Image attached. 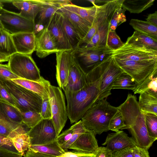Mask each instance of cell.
Returning <instances> with one entry per match:
<instances>
[{
    "label": "cell",
    "mask_w": 157,
    "mask_h": 157,
    "mask_svg": "<svg viewBox=\"0 0 157 157\" xmlns=\"http://www.w3.org/2000/svg\"><path fill=\"white\" fill-rule=\"evenodd\" d=\"M111 56L113 58L134 61H157V51L125 42L120 48L112 51Z\"/></svg>",
    "instance_id": "10"
},
{
    "label": "cell",
    "mask_w": 157,
    "mask_h": 157,
    "mask_svg": "<svg viewBox=\"0 0 157 157\" xmlns=\"http://www.w3.org/2000/svg\"><path fill=\"white\" fill-rule=\"evenodd\" d=\"M0 100L6 102L16 107L13 98L7 90L0 83Z\"/></svg>",
    "instance_id": "48"
},
{
    "label": "cell",
    "mask_w": 157,
    "mask_h": 157,
    "mask_svg": "<svg viewBox=\"0 0 157 157\" xmlns=\"http://www.w3.org/2000/svg\"><path fill=\"white\" fill-rule=\"evenodd\" d=\"M45 27L52 34L59 51H72L63 29L62 14L60 11L58 10L53 14Z\"/></svg>",
    "instance_id": "13"
},
{
    "label": "cell",
    "mask_w": 157,
    "mask_h": 157,
    "mask_svg": "<svg viewBox=\"0 0 157 157\" xmlns=\"http://www.w3.org/2000/svg\"><path fill=\"white\" fill-rule=\"evenodd\" d=\"M35 35V51L38 57L44 58L50 54L59 52L53 38L46 27Z\"/></svg>",
    "instance_id": "16"
},
{
    "label": "cell",
    "mask_w": 157,
    "mask_h": 157,
    "mask_svg": "<svg viewBox=\"0 0 157 157\" xmlns=\"http://www.w3.org/2000/svg\"><path fill=\"white\" fill-rule=\"evenodd\" d=\"M126 126L124 119L121 113L118 110L111 119L109 124V130L115 132L123 130Z\"/></svg>",
    "instance_id": "42"
},
{
    "label": "cell",
    "mask_w": 157,
    "mask_h": 157,
    "mask_svg": "<svg viewBox=\"0 0 157 157\" xmlns=\"http://www.w3.org/2000/svg\"><path fill=\"white\" fill-rule=\"evenodd\" d=\"M126 11L122 6L115 10L110 21L109 31H115L118 26L126 21L125 14Z\"/></svg>",
    "instance_id": "40"
},
{
    "label": "cell",
    "mask_w": 157,
    "mask_h": 157,
    "mask_svg": "<svg viewBox=\"0 0 157 157\" xmlns=\"http://www.w3.org/2000/svg\"><path fill=\"white\" fill-rule=\"evenodd\" d=\"M112 157H134L132 147H127L118 150L113 153Z\"/></svg>",
    "instance_id": "49"
},
{
    "label": "cell",
    "mask_w": 157,
    "mask_h": 157,
    "mask_svg": "<svg viewBox=\"0 0 157 157\" xmlns=\"http://www.w3.org/2000/svg\"><path fill=\"white\" fill-rule=\"evenodd\" d=\"M17 52L31 55L35 51L36 35L34 32L21 33L12 34Z\"/></svg>",
    "instance_id": "20"
},
{
    "label": "cell",
    "mask_w": 157,
    "mask_h": 157,
    "mask_svg": "<svg viewBox=\"0 0 157 157\" xmlns=\"http://www.w3.org/2000/svg\"><path fill=\"white\" fill-rule=\"evenodd\" d=\"M73 125V132L71 138L67 142L60 146L65 152L68 151V150L69 149L71 145L81 134L87 130L84 127L81 120L75 123Z\"/></svg>",
    "instance_id": "39"
},
{
    "label": "cell",
    "mask_w": 157,
    "mask_h": 157,
    "mask_svg": "<svg viewBox=\"0 0 157 157\" xmlns=\"http://www.w3.org/2000/svg\"><path fill=\"white\" fill-rule=\"evenodd\" d=\"M155 0H123L122 7L131 13H139L151 7Z\"/></svg>",
    "instance_id": "31"
},
{
    "label": "cell",
    "mask_w": 157,
    "mask_h": 157,
    "mask_svg": "<svg viewBox=\"0 0 157 157\" xmlns=\"http://www.w3.org/2000/svg\"><path fill=\"white\" fill-rule=\"evenodd\" d=\"M113 153L106 147H99L94 157H112Z\"/></svg>",
    "instance_id": "51"
},
{
    "label": "cell",
    "mask_w": 157,
    "mask_h": 157,
    "mask_svg": "<svg viewBox=\"0 0 157 157\" xmlns=\"http://www.w3.org/2000/svg\"><path fill=\"white\" fill-rule=\"evenodd\" d=\"M0 83L11 96L16 107L21 112L33 111L40 113L43 99L40 96L11 80H0Z\"/></svg>",
    "instance_id": "4"
},
{
    "label": "cell",
    "mask_w": 157,
    "mask_h": 157,
    "mask_svg": "<svg viewBox=\"0 0 157 157\" xmlns=\"http://www.w3.org/2000/svg\"><path fill=\"white\" fill-rule=\"evenodd\" d=\"M3 5L2 1H0V10L3 8Z\"/></svg>",
    "instance_id": "57"
},
{
    "label": "cell",
    "mask_w": 157,
    "mask_h": 157,
    "mask_svg": "<svg viewBox=\"0 0 157 157\" xmlns=\"http://www.w3.org/2000/svg\"><path fill=\"white\" fill-rule=\"evenodd\" d=\"M40 114L43 119H52L51 109L48 98L43 99Z\"/></svg>",
    "instance_id": "46"
},
{
    "label": "cell",
    "mask_w": 157,
    "mask_h": 157,
    "mask_svg": "<svg viewBox=\"0 0 157 157\" xmlns=\"http://www.w3.org/2000/svg\"><path fill=\"white\" fill-rule=\"evenodd\" d=\"M97 5L89 7L79 6L72 3L63 6L64 9L70 11L88 21L92 24L95 17Z\"/></svg>",
    "instance_id": "28"
},
{
    "label": "cell",
    "mask_w": 157,
    "mask_h": 157,
    "mask_svg": "<svg viewBox=\"0 0 157 157\" xmlns=\"http://www.w3.org/2000/svg\"><path fill=\"white\" fill-rule=\"evenodd\" d=\"M0 151L13 152L21 155L17 151L11 140L7 136L0 134Z\"/></svg>",
    "instance_id": "44"
},
{
    "label": "cell",
    "mask_w": 157,
    "mask_h": 157,
    "mask_svg": "<svg viewBox=\"0 0 157 157\" xmlns=\"http://www.w3.org/2000/svg\"><path fill=\"white\" fill-rule=\"evenodd\" d=\"M30 128L23 124L10 132L7 137L11 140L14 146L22 156L30 145L28 132Z\"/></svg>",
    "instance_id": "21"
},
{
    "label": "cell",
    "mask_w": 157,
    "mask_h": 157,
    "mask_svg": "<svg viewBox=\"0 0 157 157\" xmlns=\"http://www.w3.org/2000/svg\"><path fill=\"white\" fill-rule=\"evenodd\" d=\"M0 106L5 114L11 121L19 124H23L21 112L17 107L1 100Z\"/></svg>",
    "instance_id": "35"
},
{
    "label": "cell",
    "mask_w": 157,
    "mask_h": 157,
    "mask_svg": "<svg viewBox=\"0 0 157 157\" xmlns=\"http://www.w3.org/2000/svg\"><path fill=\"white\" fill-rule=\"evenodd\" d=\"M146 126L149 136L157 139V115L144 113Z\"/></svg>",
    "instance_id": "41"
},
{
    "label": "cell",
    "mask_w": 157,
    "mask_h": 157,
    "mask_svg": "<svg viewBox=\"0 0 157 157\" xmlns=\"http://www.w3.org/2000/svg\"><path fill=\"white\" fill-rule=\"evenodd\" d=\"M129 24L136 30L157 40V26L147 21L132 19Z\"/></svg>",
    "instance_id": "33"
},
{
    "label": "cell",
    "mask_w": 157,
    "mask_h": 157,
    "mask_svg": "<svg viewBox=\"0 0 157 157\" xmlns=\"http://www.w3.org/2000/svg\"><path fill=\"white\" fill-rule=\"evenodd\" d=\"M21 113L23 123L30 128L35 126L43 119L40 113L35 111H28Z\"/></svg>",
    "instance_id": "38"
},
{
    "label": "cell",
    "mask_w": 157,
    "mask_h": 157,
    "mask_svg": "<svg viewBox=\"0 0 157 157\" xmlns=\"http://www.w3.org/2000/svg\"><path fill=\"white\" fill-rule=\"evenodd\" d=\"M42 5L39 12L37 24L45 27L49 20L61 7L53 3L50 0H39Z\"/></svg>",
    "instance_id": "27"
},
{
    "label": "cell",
    "mask_w": 157,
    "mask_h": 157,
    "mask_svg": "<svg viewBox=\"0 0 157 157\" xmlns=\"http://www.w3.org/2000/svg\"><path fill=\"white\" fill-rule=\"evenodd\" d=\"M19 78L13 74L8 64H0V80H12Z\"/></svg>",
    "instance_id": "45"
},
{
    "label": "cell",
    "mask_w": 157,
    "mask_h": 157,
    "mask_svg": "<svg viewBox=\"0 0 157 157\" xmlns=\"http://www.w3.org/2000/svg\"><path fill=\"white\" fill-rule=\"evenodd\" d=\"M117 107L111 105L106 98L98 101L91 106L81 118L85 128L93 130L95 135L109 130V121L117 111Z\"/></svg>",
    "instance_id": "3"
},
{
    "label": "cell",
    "mask_w": 157,
    "mask_h": 157,
    "mask_svg": "<svg viewBox=\"0 0 157 157\" xmlns=\"http://www.w3.org/2000/svg\"><path fill=\"white\" fill-rule=\"evenodd\" d=\"M126 43L145 47L157 51V40L139 31H135L127 39Z\"/></svg>",
    "instance_id": "26"
},
{
    "label": "cell",
    "mask_w": 157,
    "mask_h": 157,
    "mask_svg": "<svg viewBox=\"0 0 157 157\" xmlns=\"http://www.w3.org/2000/svg\"><path fill=\"white\" fill-rule=\"evenodd\" d=\"M123 71L117 64L114 59L112 56L110 57L107 67L101 80L99 92L95 103L106 98L111 94V87L114 81Z\"/></svg>",
    "instance_id": "14"
},
{
    "label": "cell",
    "mask_w": 157,
    "mask_h": 157,
    "mask_svg": "<svg viewBox=\"0 0 157 157\" xmlns=\"http://www.w3.org/2000/svg\"><path fill=\"white\" fill-rule=\"evenodd\" d=\"M19 124L11 121L6 116L0 106V134L7 136Z\"/></svg>",
    "instance_id": "37"
},
{
    "label": "cell",
    "mask_w": 157,
    "mask_h": 157,
    "mask_svg": "<svg viewBox=\"0 0 157 157\" xmlns=\"http://www.w3.org/2000/svg\"><path fill=\"white\" fill-rule=\"evenodd\" d=\"M124 43L121 40L116 31L109 32L107 36L106 46L112 51H114L121 48Z\"/></svg>",
    "instance_id": "43"
},
{
    "label": "cell",
    "mask_w": 157,
    "mask_h": 157,
    "mask_svg": "<svg viewBox=\"0 0 157 157\" xmlns=\"http://www.w3.org/2000/svg\"><path fill=\"white\" fill-rule=\"evenodd\" d=\"M123 1V0H107L102 5H97L96 14L92 24L86 35L82 40L80 46L82 44H86L89 42L97 29L109 17L113 14L117 8L122 6Z\"/></svg>",
    "instance_id": "12"
},
{
    "label": "cell",
    "mask_w": 157,
    "mask_h": 157,
    "mask_svg": "<svg viewBox=\"0 0 157 157\" xmlns=\"http://www.w3.org/2000/svg\"><path fill=\"white\" fill-rule=\"evenodd\" d=\"M21 154L16 153L0 151V157H22Z\"/></svg>",
    "instance_id": "54"
},
{
    "label": "cell",
    "mask_w": 157,
    "mask_h": 157,
    "mask_svg": "<svg viewBox=\"0 0 157 157\" xmlns=\"http://www.w3.org/2000/svg\"><path fill=\"white\" fill-rule=\"evenodd\" d=\"M146 20L148 23L157 26V11L149 14Z\"/></svg>",
    "instance_id": "53"
},
{
    "label": "cell",
    "mask_w": 157,
    "mask_h": 157,
    "mask_svg": "<svg viewBox=\"0 0 157 157\" xmlns=\"http://www.w3.org/2000/svg\"><path fill=\"white\" fill-rule=\"evenodd\" d=\"M10 57L4 54L0 53V63L8 61Z\"/></svg>",
    "instance_id": "55"
},
{
    "label": "cell",
    "mask_w": 157,
    "mask_h": 157,
    "mask_svg": "<svg viewBox=\"0 0 157 157\" xmlns=\"http://www.w3.org/2000/svg\"><path fill=\"white\" fill-rule=\"evenodd\" d=\"M94 155L93 154H86V155L80 157H94Z\"/></svg>",
    "instance_id": "56"
},
{
    "label": "cell",
    "mask_w": 157,
    "mask_h": 157,
    "mask_svg": "<svg viewBox=\"0 0 157 157\" xmlns=\"http://www.w3.org/2000/svg\"><path fill=\"white\" fill-rule=\"evenodd\" d=\"M72 51H59L56 53V78L59 87L63 90L68 82Z\"/></svg>",
    "instance_id": "17"
},
{
    "label": "cell",
    "mask_w": 157,
    "mask_h": 157,
    "mask_svg": "<svg viewBox=\"0 0 157 157\" xmlns=\"http://www.w3.org/2000/svg\"><path fill=\"white\" fill-rule=\"evenodd\" d=\"M109 58L95 65L86 73V82L79 90L65 94L68 117L71 124L81 119L96 101L99 92L102 77L108 66Z\"/></svg>",
    "instance_id": "1"
},
{
    "label": "cell",
    "mask_w": 157,
    "mask_h": 157,
    "mask_svg": "<svg viewBox=\"0 0 157 157\" xmlns=\"http://www.w3.org/2000/svg\"><path fill=\"white\" fill-rule=\"evenodd\" d=\"M24 156V157H53L47 155L35 152L29 150H27Z\"/></svg>",
    "instance_id": "52"
},
{
    "label": "cell",
    "mask_w": 157,
    "mask_h": 157,
    "mask_svg": "<svg viewBox=\"0 0 157 157\" xmlns=\"http://www.w3.org/2000/svg\"><path fill=\"white\" fill-rule=\"evenodd\" d=\"M102 145H106V147L113 153L120 149L136 145L132 138L129 137L122 130L108 134L105 141Z\"/></svg>",
    "instance_id": "19"
},
{
    "label": "cell",
    "mask_w": 157,
    "mask_h": 157,
    "mask_svg": "<svg viewBox=\"0 0 157 157\" xmlns=\"http://www.w3.org/2000/svg\"><path fill=\"white\" fill-rule=\"evenodd\" d=\"M11 2L20 10L21 16L34 21L42 7L39 0L12 1Z\"/></svg>",
    "instance_id": "23"
},
{
    "label": "cell",
    "mask_w": 157,
    "mask_h": 157,
    "mask_svg": "<svg viewBox=\"0 0 157 157\" xmlns=\"http://www.w3.org/2000/svg\"><path fill=\"white\" fill-rule=\"evenodd\" d=\"M138 103L144 113L157 115V93L149 91L140 94Z\"/></svg>",
    "instance_id": "25"
},
{
    "label": "cell",
    "mask_w": 157,
    "mask_h": 157,
    "mask_svg": "<svg viewBox=\"0 0 157 157\" xmlns=\"http://www.w3.org/2000/svg\"><path fill=\"white\" fill-rule=\"evenodd\" d=\"M0 21L3 29L11 34L34 32L35 21L27 19L19 13L3 8L0 10Z\"/></svg>",
    "instance_id": "9"
},
{
    "label": "cell",
    "mask_w": 157,
    "mask_h": 157,
    "mask_svg": "<svg viewBox=\"0 0 157 157\" xmlns=\"http://www.w3.org/2000/svg\"><path fill=\"white\" fill-rule=\"evenodd\" d=\"M28 150L53 157H59L65 152L56 140L45 144L30 145Z\"/></svg>",
    "instance_id": "29"
},
{
    "label": "cell",
    "mask_w": 157,
    "mask_h": 157,
    "mask_svg": "<svg viewBox=\"0 0 157 157\" xmlns=\"http://www.w3.org/2000/svg\"><path fill=\"white\" fill-rule=\"evenodd\" d=\"M148 150L146 149L136 145L132 147L134 157H150Z\"/></svg>",
    "instance_id": "50"
},
{
    "label": "cell",
    "mask_w": 157,
    "mask_h": 157,
    "mask_svg": "<svg viewBox=\"0 0 157 157\" xmlns=\"http://www.w3.org/2000/svg\"><path fill=\"white\" fill-rule=\"evenodd\" d=\"M58 10L67 18L77 31L82 40L87 34L92 24L76 14L62 7L60 8Z\"/></svg>",
    "instance_id": "24"
},
{
    "label": "cell",
    "mask_w": 157,
    "mask_h": 157,
    "mask_svg": "<svg viewBox=\"0 0 157 157\" xmlns=\"http://www.w3.org/2000/svg\"><path fill=\"white\" fill-rule=\"evenodd\" d=\"M2 29H4L3 28V27L2 26V25L1 22L0 21V30Z\"/></svg>",
    "instance_id": "58"
},
{
    "label": "cell",
    "mask_w": 157,
    "mask_h": 157,
    "mask_svg": "<svg viewBox=\"0 0 157 157\" xmlns=\"http://www.w3.org/2000/svg\"><path fill=\"white\" fill-rule=\"evenodd\" d=\"M48 99L51 109L52 120L58 136L67 120L65 96L59 87L50 85L49 87Z\"/></svg>",
    "instance_id": "6"
},
{
    "label": "cell",
    "mask_w": 157,
    "mask_h": 157,
    "mask_svg": "<svg viewBox=\"0 0 157 157\" xmlns=\"http://www.w3.org/2000/svg\"><path fill=\"white\" fill-rule=\"evenodd\" d=\"M137 86L134 79L130 75L123 71L115 79L112 89H123L133 90Z\"/></svg>",
    "instance_id": "34"
},
{
    "label": "cell",
    "mask_w": 157,
    "mask_h": 157,
    "mask_svg": "<svg viewBox=\"0 0 157 157\" xmlns=\"http://www.w3.org/2000/svg\"><path fill=\"white\" fill-rule=\"evenodd\" d=\"M62 14L63 29L73 51L80 46L82 39L77 31L67 18L62 13Z\"/></svg>",
    "instance_id": "30"
},
{
    "label": "cell",
    "mask_w": 157,
    "mask_h": 157,
    "mask_svg": "<svg viewBox=\"0 0 157 157\" xmlns=\"http://www.w3.org/2000/svg\"><path fill=\"white\" fill-rule=\"evenodd\" d=\"M30 145L45 144L56 140L58 137L52 119H43L28 132Z\"/></svg>",
    "instance_id": "11"
},
{
    "label": "cell",
    "mask_w": 157,
    "mask_h": 157,
    "mask_svg": "<svg viewBox=\"0 0 157 157\" xmlns=\"http://www.w3.org/2000/svg\"><path fill=\"white\" fill-rule=\"evenodd\" d=\"M113 59L123 71L134 79L137 85L150 75L157 73V61H134Z\"/></svg>",
    "instance_id": "7"
},
{
    "label": "cell",
    "mask_w": 157,
    "mask_h": 157,
    "mask_svg": "<svg viewBox=\"0 0 157 157\" xmlns=\"http://www.w3.org/2000/svg\"><path fill=\"white\" fill-rule=\"evenodd\" d=\"M118 110L122 114L126 126L136 146L148 150L156 139L150 137L145 123L144 114L141 110L136 98L129 99L121 104Z\"/></svg>",
    "instance_id": "2"
},
{
    "label": "cell",
    "mask_w": 157,
    "mask_h": 157,
    "mask_svg": "<svg viewBox=\"0 0 157 157\" xmlns=\"http://www.w3.org/2000/svg\"><path fill=\"white\" fill-rule=\"evenodd\" d=\"M86 73L71 53L68 82L63 90L65 94L76 92L83 87L86 82Z\"/></svg>",
    "instance_id": "15"
},
{
    "label": "cell",
    "mask_w": 157,
    "mask_h": 157,
    "mask_svg": "<svg viewBox=\"0 0 157 157\" xmlns=\"http://www.w3.org/2000/svg\"><path fill=\"white\" fill-rule=\"evenodd\" d=\"M112 50L106 46L87 48L80 47L73 50L72 54L81 66L92 69L95 65L111 56Z\"/></svg>",
    "instance_id": "8"
},
{
    "label": "cell",
    "mask_w": 157,
    "mask_h": 157,
    "mask_svg": "<svg viewBox=\"0 0 157 157\" xmlns=\"http://www.w3.org/2000/svg\"><path fill=\"white\" fill-rule=\"evenodd\" d=\"M98 147L94 132L87 130L78 137L69 149L83 153L94 155Z\"/></svg>",
    "instance_id": "18"
},
{
    "label": "cell",
    "mask_w": 157,
    "mask_h": 157,
    "mask_svg": "<svg viewBox=\"0 0 157 157\" xmlns=\"http://www.w3.org/2000/svg\"><path fill=\"white\" fill-rule=\"evenodd\" d=\"M12 34L4 29L0 30V53L10 57L17 53Z\"/></svg>",
    "instance_id": "32"
},
{
    "label": "cell",
    "mask_w": 157,
    "mask_h": 157,
    "mask_svg": "<svg viewBox=\"0 0 157 157\" xmlns=\"http://www.w3.org/2000/svg\"><path fill=\"white\" fill-rule=\"evenodd\" d=\"M133 91L134 94L149 91L157 93V73L150 75L137 85Z\"/></svg>",
    "instance_id": "36"
},
{
    "label": "cell",
    "mask_w": 157,
    "mask_h": 157,
    "mask_svg": "<svg viewBox=\"0 0 157 157\" xmlns=\"http://www.w3.org/2000/svg\"><path fill=\"white\" fill-rule=\"evenodd\" d=\"M73 126L72 125L57 137L56 141L60 146L63 144L71 138L73 132Z\"/></svg>",
    "instance_id": "47"
},
{
    "label": "cell",
    "mask_w": 157,
    "mask_h": 157,
    "mask_svg": "<svg viewBox=\"0 0 157 157\" xmlns=\"http://www.w3.org/2000/svg\"><path fill=\"white\" fill-rule=\"evenodd\" d=\"M11 80L24 88L37 94L43 99L48 98L49 87L50 83L42 76L37 81L21 78Z\"/></svg>",
    "instance_id": "22"
},
{
    "label": "cell",
    "mask_w": 157,
    "mask_h": 157,
    "mask_svg": "<svg viewBox=\"0 0 157 157\" xmlns=\"http://www.w3.org/2000/svg\"><path fill=\"white\" fill-rule=\"evenodd\" d=\"M8 61L10 70L19 78L35 81L41 78L39 69L31 55L17 52L10 56Z\"/></svg>",
    "instance_id": "5"
}]
</instances>
